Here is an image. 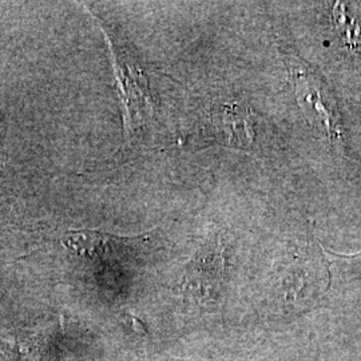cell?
<instances>
[{
  "label": "cell",
  "mask_w": 361,
  "mask_h": 361,
  "mask_svg": "<svg viewBox=\"0 0 361 361\" xmlns=\"http://www.w3.org/2000/svg\"><path fill=\"white\" fill-rule=\"evenodd\" d=\"M335 22L347 44L352 47L361 46V4L360 3H337Z\"/></svg>",
  "instance_id": "277c9868"
},
{
  "label": "cell",
  "mask_w": 361,
  "mask_h": 361,
  "mask_svg": "<svg viewBox=\"0 0 361 361\" xmlns=\"http://www.w3.org/2000/svg\"><path fill=\"white\" fill-rule=\"evenodd\" d=\"M119 98L123 109V122L128 134L141 129L153 118V99L142 70L123 52L111 47Z\"/></svg>",
  "instance_id": "7a4b0ae2"
},
{
  "label": "cell",
  "mask_w": 361,
  "mask_h": 361,
  "mask_svg": "<svg viewBox=\"0 0 361 361\" xmlns=\"http://www.w3.org/2000/svg\"><path fill=\"white\" fill-rule=\"evenodd\" d=\"M281 52L301 113L314 129L323 131L328 140L341 138L338 110L323 79L296 54Z\"/></svg>",
  "instance_id": "6da1fadb"
},
{
  "label": "cell",
  "mask_w": 361,
  "mask_h": 361,
  "mask_svg": "<svg viewBox=\"0 0 361 361\" xmlns=\"http://www.w3.org/2000/svg\"><path fill=\"white\" fill-rule=\"evenodd\" d=\"M257 118L238 102L217 104L210 111V125L219 142L235 149L250 150L256 142Z\"/></svg>",
  "instance_id": "3957f363"
}]
</instances>
